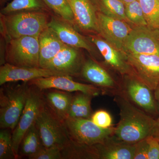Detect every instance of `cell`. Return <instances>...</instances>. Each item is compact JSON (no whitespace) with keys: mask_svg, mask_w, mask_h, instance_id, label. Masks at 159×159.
I'll return each mask as SVG.
<instances>
[{"mask_svg":"<svg viewBox=\"0 0 159 159\" xmlns=\"http://www.w3.org/2000/svg\"><path fill=\"white\" fill-rule=\"evenodd\" d=\"M61 148L58 147H43L30 159H62Z\"/></svg>","mask_w":159,"mask_h":159,"instance_id":"obj_32","label":"cell"},{"mask_svg":"<svg viewBox=\"0 0 159 159\" xmlns=\"http://www.w3.org/2000/svg\"><path fill=\"white\" fill-rule=\"evenodd\" d=\"M5 18V29L10 39L26 36H39L48 27L45 13L37 11H23Z\"/></svg>","mask_w":159,"mask_h":159,"instance_id":"obj_2","label":"cell"},{"mask_svg":"<svg viewBox=\"0 0 159 159\" xmlns=\"http://www.w3.org/2000/svg\"><path fill=\"white\" fill-rule=\"evenodd\" d=\"M91 120L99 127L108 128L112 126V118L106 111L100 110L92 115Z\"/></svg>","mask_w":159,"mask_h":159,"instance_id":"obj_31","label":"cell"},{"mask_svg":"<svg viewBox=\"0 0 159 159\" xmlns=\"http://www.w3.org/2000/svg\"><path fill=\"white\" fill-rule=\"evenodd\" d=\"M99 33L105 40L122 52L125 40L132 28L129 23L97 11Z\"/></svg>","mask_w":159,"mask_h":159,"instance_id":"obj_12","label":"cell"},{"mask_svg":"<svg viewBox=\"0 0 159 159\" xmlns=\"http://www.w3.org/2000/svg\"><path fill=\"white\" fill-rule=\"evenodd\" d=\"M7 1V0H1L2 2H5V1Z\"/></svg>","mask_w":159,"mask_h":159,"instance_id":"obj_38","label":"cell"},{"mask_svg":"<svg viewBox=\"0 0 159 159\" xmlns=\"http://www.w3.org/2000/svg\"><path fill=\"white\" fill-rule=\"evenodd\" d=\"M44 146L35 124L31 126L23 138L20 144L19 156L31 157L41 150Z\"/></svg>","mask_w":159,"mask_h":159,"instance_id":"obj_22","label":"cell"},{"mask_svg":"<svg viewBox=\"0 0 159 159\" xmlns=\"http://www.w3.org/2000/svg\"><path fill=\"white\" fill-rule=\"evenodd\" d=\"M39 43V66L44 69L60 51L68 46L63 43L49 27L40 34Z\"/></svg>","mask_w":159,"mask_h":159,"instance_id":"obj_20","label":"cell"},{"mask_svg":"<svg viewBox=\"0 0 159 159\" xmlns=\"http://www.w3.org/2000/svg\"><path fill=\"white\" fill-rule=\"evenodd\" d=\"M46 6L43 0H12L2 9L1 13L8 15L18 11H40Z\"/></svg>","mask_w":159,"mask_h":159,"instance_id":"obj_26","label":"cell"},{"mask_svg":"<svg viewBox=\"0 0 159 159\" xmlns=\"http://www.w3.org/2000/svg\"><path fill=\"white\" fill-rule=\"evenodd\" d=\"M153 135L157 137L159 139V115L158 117L156 119V123Z\"/></svg>","mask_w":159,"mask_h":159,"instance_id":"obj_35","label":"cell"},{"mask_svg":"<svg viewBox=\"0 0 159 159\" xmlns=\"http://www.w3.org/2000/svg\"><path fill=\"white\" fill-rule=\"evenodd\" d=\"M30 84L39 90L55 89L67 92H79L94 97L101 93V89L93 84H85L74 81L66 75H54L40 77L29 81Z\"/></svg>","mask_w":159,"mask_h":159,"instance_id":"obj_11","label":"cell"},{"mask_svg":"<svg viewBox=\"0 0 159 159\" xmlns=\"http://www.w3.org/2000/svg\"><path fill=\"white\" fill-rule=\"evenodd\" d=\"M42 97L39 91L29 89L28 97L19 121L12 133V142L15 153L19 156L20 144L26 133L35 124L41 109L44 105Z\"/></svg>","mask_w":159,"mask_h":159,"instance_id":"obj_9","label":"cell"},{"mask_svg":"<svg viewBox=\"0 0 159 159\" xmlns=\"http://www.w3.org/2000/svg\"><path fill=\"white\" fill-rule=\"evenodd\" d=\"M124 81L120 93L133 103L152 116L158 113V107L152 91L134 75L123 76Z\"/></svg>","mask_w":159,"mask_h":159,"instance_id":"obj_7","label":"cell"},{"mask_svg":"<svg viewBox=\"0 0 159 159\" xmlns=\"http://www.w3.org/2000/svg\"><path fill=\"white\" fill-rule=\"evenodd\" d=\"M122 1V2L124 3L125 5H127V4H129V3L132 2L134 1H136V0H120Z\"/></svg>","mask_w":159,"mask_h":159,"instance_id":"obj_37","label":"cell"},{"mask_svg":"<svg viewBox=\"0 0 159 159\" xmlns=\"http://www.w3.org/2000/svg\"><path fill=\"white\" fill-rule=\"evenodd\" d=\"M134 159H148V144L147 138L135 144Z\"/></svg>","mask_w":159,"mask_h":159,"instance_id":"obj_34","label":"cell"},{"mask_svg":"<svg viewBox=\"0 0 159 159\" xmlns=\"http://www.w3.org/2000/svg\"><path fill=\"white\" fill-rule=\"evenodd\" d=\"M92 97V96L82 93L73 97L69 117L89 119L91 118V102Z\"/></svg>","mask_w":159,"mask_h":159,"instance_id":"obj_25","label":"cell"},{"mask_svg":"<svg viewBox=\"0 0 159 159\" xmlns=\"http://www.w3.org/2000/svg\"><path fill=\"white\" fill-rule=\"evenodd\" d=\"M154 95L157 102H158L159 106V84L156 88L154 90Z\"/></svg>","mask_w":159,"mask_h":159,"instance_id":"obj_36","label":"cell"},{"mask_svg":"<svg viewBox=\"0 0 159 159\" xmlns=\"http://www.w3.org/2000/svg\"><path fill=\"white\" fill-rule=\"evenodd\" d=\"M123 54L135 76L154 91L159 84V55Z\"/></svg>","mask_w":159,"mask_h":159,"instance_id":"obj_10","label":"cell"},{"mask_svg":"<svg viewBox=\"0 0 159 159\" xmlns=\"http://www.w3.org/2000/svg\"><path fill=\"white\" fill-rule=\"evenodd\" d=\"M122 53L159 55V30L134 26L125 40Z\"/></svg>","mask_w":159,"mask_h":159,"instance_id":"obj_8","label":"cell"},{"mask_svg":"<svg viewBox=\"0 0 159 159\" xmlns=\"http://www.w3.org/2000/svg\"><path fill=\"white\" fill-rule=\"evenodd\" d=\"M59 75L48 70L40 67L19 66L5 63L0 67V85L8 82L23 81H30L40 77Z\"/></svg>","mask_w":159,"mask_h":159,"instance_id":"obj_15","label":"cell"},{"mask_svg":"<svg viewBox=\"0 0 159 159\" xmlns=\"http://www.w3.org/2000/svg\"><path fill=\"white\" fill-rule=\"evenodd\" d=\"M43 145L45 148L58 147L62 149L70 142L64 122L44 104L35 123Z\"/></svg>","mask_w":159,"mask_h":159,"instance_id":"obj_5","label":"cell"},{"mask_svg":"<svg viewBox=\"0 0 159 159\" xmlns=\"http://www.w3.org/2000/svg\"><path fill=\"white\" fill-rule=\"evenodd\" d=\"M148 26L159 30V0H138Z\"/></svg>","mask_w":159,"mask_h":159,"instance_id":"obj_27","label":"cell"},{"mask_svg":"<svg viewBox=\"0 0 159 159\" xmlns=\"http://www.w3.org/2000/svg\"><path fill=\"white\" fill-rule=\"evenodd\" d=\"M147 139L148 144V159H159V139L153 135Z\"/></svg>","mask_w":159,"mask_h":159,"instance_id":"obj_33","label":"cell"},{"mask_svg":"<svg viewBox=\"0 0 159 159\" xmlns=\"http://www.w3.org/2000/svg\"><path fill=\"white\" fill-rule=\"evenodd\" d=\"M46 6L61 19L72 25H75L74 13L67 0H43Z\"/></svg>","mask_w":159,"mask_h":159,"instance_id":"obj_28","label":"cell"},{"mask_svg":"<svg viewBox=\"0 0 159 159\" xmlns=\"http://www.w3.org/2000/svg\"><path fill=\"white\" fill-rule=\"evenodd\" d=\"M72 25H73L63 20L55 17H52L48 24V27L56 33L61 40L65 44L77 48L93 51L90 41L79 34Z\"/></svg>","mask_w":159,"mask_h":159,"instance_id":"obj_18","label":"cell"},{"mask_svg":"<svg viewBox=\"0 0 159 159\" xmlns=\"http://www.w3.org/2000/svg\"><path fill=\"white\" fill-rule=\"evenodd\" d=\"M10 130L1 129L0 131V159L17 158L15 153Z\"/></svg>","mask_w":159,"mask_h":159,"instance_id":"obj_30","label":"cell"},{"mask_svg":"<svg viewBox=\"0 0 159 159\" xmlns=\"http://www.w3.org/2000/svg\"><path fill=\"white\" fill-rule=\"evenodd\" d=\"M63 122L69 139L80 145L93 146L102 144L112 136L115 132V127L102 128L91 119L69 117Z\"/></svg>","mask_w":159,"mask_h":159,"instance_id":"obj_3","label":"cell"},{"mask_svg":"<svg viewBox=\"0 0 159 159\" xmlns=\"http://www.w3.org/2000/svg\"><path fill=\"white\" fill-rule=\"evenodd\" d=\"M80 73L87 81L101 88L102 91L110 92L114 96L121 92V85L117 83L104 68L93 60L84 61Z\"/></svg>","mask_w":159,"mask_h":159,"instance_id":"obj_14","label":"cell"},{"mask_svg":"<svg viewBox=\"0 0 159 159\" xmlns=\"http://www.w3.org/2000/svg\"><path fill=\"white\" fill-rule=\"evenodd\" d=\"M77 48L67 46L60 51L46 66L48 69L59 75L75 76L81 72L83 61Z\"/></svg>","mask_w":159,"mask_h":159,"instance_id":"obj_13","label":"cell"},{"mask_svg":"<svg viewBox=\"0 0 159 159\" xmlns=\"http://www.w3.org/2000/svg\"><path fill=\"white\" fill-rule=\"evenodd\" d=\"M97 11L110 17L129 23L125 14V5L120 0H91Z\"/></svg>","mask_w":159,"mask_h":159,"instance_id":"obj_23","label":"cell"},{"mask_svg":"<svg viewBox=\"0 0 159 159\" xmlns=\"http://www.w3.org/2000/svg\"><path fill=\"white\" fill-rule=\"evenodd\" d=\"M61 151L62 159H98L94 145H80L70 140Z\"/></svg>","mask_w":159,"mask_h":159,"instance_id":"obj_24","label":"cell"},{"mask_svg":"<svg viewBox=\"0 0 159 159\" xmlns=\"http://www.w3.org/2000/svg\"><path fill=\"white\" fill-rule=\"evenodd\" d=\"M89 40L97 47L104 60L112 68L119 72L122 76L134 75L132 69L125 59V55L104 39L95 36L89 37Z\"/></svg>","mask_w":159,"mask_h":159,"instance_id":"obj_16","label":"cell"},{"mask_svg":"<svg viewBox=\"0 0 159 159\" xmlns=\"http://www.w3.org/2000/svg\"><path fill=\"white\" fill-rule=\"evenodd\" d=\"M74 13L75 24L83 30L99 33L97 10L91 0H67Z\"/></svg>","mask_w":159,"mask_h":159,"instance_id":"obj_17","label":"cell"},{"mask_svg":"<svg viewBox=\"0 0 159 159\" xmlns=\"http://www.w3.org/2000/svg\"><path fill=\"white\" fill-rule=\"evenodd\" d=\"M114 100L120 110V120L113 137L118 141L136 144L153 135L156 119L130 102L121 93Z\"/></svg>","mask_w":159,"mask_h":159,"instance_id":"obj_1","label":"cell"},{"mask_svg":"<svg viewBox=\"0 0 159 159\" xmlns=\"http://www.w3.org/2000/svg\"><path fill=\"white\" fill-rule=\"evenodd\" d=\"M29 89L19 86L1 89L0 127L13 131L17 125L28 97Z\"/></svg>","mask_w":159,"mask_h":159,"instance_id":"obj_4","label":"cell"},{"mask_svg":"<svg viewBox=\"0 0 159 159\" xmlns=\"http://www.w3.org/2000/svg\"><path fill=\"white\" fill-rule=\"evenodd\" d=\"M46 100L54 115L63 122L69 117L73 97L62 91H52L47 93Z\"/></svg>","mask_w":159,"mask_h":159,"instance_id":"obj_21","label":"cell"},{"mask_svg":"<svg viewBox=\"0 0 159 159\" xmlns=\"http://www.w3.org/2000/svg\"><path fill=\"white\" fill-rule=\"evenodd\" d=\"M125 14L129 23L134 26H148L143 9L138 0L125 5Z\"/></svg>","mask_w":159,"mask_h":159,"instance_id":"obj_29","label":"cell"},{"mask_svg":"<svg viewBox=\"0 0 159 159\" xmlns=\"http://www.w3.org/2000/svg\"><path fill=\"white\" fill-rule=\"evenodd\" d=\"M7 60L8 63L15 66L40 67L39 36L10 39Z\"/></svg>","mask_w":159,"mask_h":159,"instance_id":"obj_6","label":"cell"},{"mask_svg":"<svg viewBox=\"0 0 159 159\" xmlns=\"http://www.w3.org/2000/svg\"><path fill=\"white\" fill-rule=\"evenodd\" d=\"M95 146L98 159H134V157L135 144L118 141L113 136Z\"/></svg>","mask_w":159,"mask_h":159,"instance_id":"obj_19","label":"cell"}]
</instances>
